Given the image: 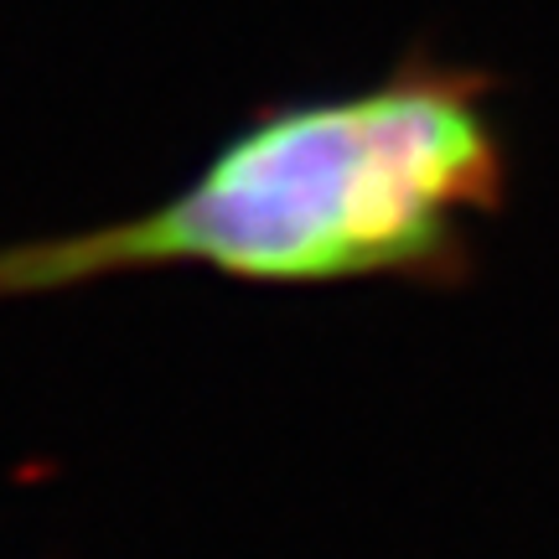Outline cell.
Masks as SVG:
<instances>
[{
	"label": "cell",
	"instance_id": "obj_1",
	"mask_svg": "<svg viewBox=\"0 0 559 559\" xmlns=\"http://www.w3.org/2000/svg\"><path fill=\"white\" fill-rule=\"evenodd\" d=\"M508 156L492 79L409 58L337 99L260 109L177 198L140 218L0 249V300L160 264L311 285L445 275L498 213Z\"/></svg>",
	"mask_w": 559,
	"mask_h": 559
}]
</instances>
